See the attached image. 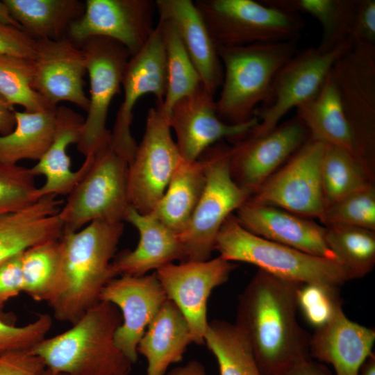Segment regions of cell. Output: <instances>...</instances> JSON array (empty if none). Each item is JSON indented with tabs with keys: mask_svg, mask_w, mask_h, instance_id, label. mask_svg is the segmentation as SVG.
<instances>
[{
	"mask_svg": "<svg viewBox=\"0 0 375 375\" xmlns=\"http://www.w3.org/2000/svg\"><path fill=\"white\" fill-rule=\"evenodd\" d=\"M302 283L258 269L239 296L235 325L262 375H280L309 355V335L297 320Z\"/></svg>",
	"mask_w": 375,
	"mask_h": 375,
	"instance_id": "cell-1",
	"label": "cell"
},
{
	"mask_svg": "<svg viewBox=\"0 0 375 375\" xmlns=\"http://www.w3.org/2000/svg\"><path fill=\"white\" fill-rule=\"evenodd\" d=\"M123 231V222L105 221L64 231L58 272L47 301L56 319L73 324L99 301L102 289L115 278L111 264Z\"/></svg>",
	"mask_w": 375,
	"mask_h": 375,
	"instance_id": "cell-2",
	"label": "cell"
},
{
	"mask_svg": "<svg viewBox=\"0 0 375 375\" xmlns=\"http://www.w3.org/2000/svg\"><path fill=\"white\" fill-rule=\"evenodd\" d=\"M122 317L114 304L99 301L68 330L45 338L31 350L48 368L66 375H129L133 363L116 347Z\"/></svg>",
	"mask_w": 375,
	"mask_h": 375,
	"instance_id": "cell-3",
	"label": "cell"
},
{
	"mask_svg": "<svg viewBox=\"0 0 375 375\" xmlns=\"http://www.w3.org/2000/svg\"><path fill=\"white\" fill-rule=\"evenodd\" d=\"M297 41L217 47L223 67L216 103L219 119L231 125L251 121L270 96L276 75L299 51Z\"/></svg>",
	"mask_w": 375,
	"mask_h": 375,
	"instance_id": "cell-4",
	"label": "cell"
},
{
	"mask_svg": "<svg viewBox=\"0 0 375 375\" xmlns=\"http://www.w3.org/2000/svg\"><path fill=\"white\" fill-rule=\"evenodd\" d=\"M215 250L228 261L250 263L277 277L302 284L340 287L349 281L338 261L310 255L254 235L243 228L233 214L221 226Z\"/></svg>",
	"mask_w": 375,
	"mask_h": 375,
	"instance_id": "cell-5",
	"label": "cell"
},
{
	"mask_svg": "<svg viewBox=\"0 0 375 375\" xmlns=\"http://www.w3.org/2000/svg\"><path fill=\"white\" fill-rule=\"evenodd\" d=\"M330 74L351 133L354 157L374 181L375 169V44L352 40Z\"/></svg>",
	"mask_w": 375,
	"mask_h": 375,
	"instance_id": "cell-6",
	"label": "cell"
},
{
	"mask_svg": "<svg viewBox=\"0 0 375 375\" xmlns=\"http://www.w3.org/2000/svg\"><path fill=\"white\" fill-rule=\"evenodd\" d=\"M217 47L298 40L305 26L298 13L253 0H197Z\"/></svg>",
	"mask_w": 375,
	"mask_h": 375,
	"instance_id": "cell-7",
	"label": "cell"
},
{
	"mask_svg": "<svg viewBox=\"0 0 375 375\" xmlns=\"http://www.w3.org/2000/svg\"><path fill=\"white\" fill-rule=\"evenodd\" d=\"M229 152L230 146L219 141L199 157L205 165L206 185L188 226L178 235L186 261L209 260L223 223L250 197L231 176Z\"/></svg>",
	"mask_w": 375,
	"mask_h": 375,
	"instance_id": "cell-8",
	"label": "cell"
},
{
	"mask_svg": "<svg viewBox=\"0 0 375 375\" xmlns=\"http://www.w3.org/2000/svg\"><path fill=\"white\" fill-rule=\"evenodd\" d=\"M128 167L108 144L99 150L59 211L64 231H76L94 221H125L131 207Z\"/></svg>",
	"mask_w": 375,
	"mask_h": 375,
	"instance_id": "cell-9",
	"label": "cell"
},
{
	"mask_svg": "<svg viewBox=\"0 0 375 375\" xmlns=\"http://www.w3.org/2000/svg\"><path fill=\"white\" fill-rule=\"evenodd\" d=\"M171 129L169 118L158 106L149 110L144 133L127 175L130 205L140 214L153 210L182 160Z\"/></svg>",
	"mask_w": 375,
	"mask_h": 375,
	"instance_id": "cell-10",
	"label": "cell"
},
{
	"mask_svg": "<svg viewBox=\"0 0 375 375\" xmlns=\"http://www.w3.org/2000/svg\"><path fill=\"white\" fill-rule=\"evenodd\" d=\"M78 45L83 50L90 79L89 108L77 149L85 156L108 144L106 128L112 99L120 92L124 69L131 56L122 44L104 37H92Z\"/></svg>",
	"mask_w": 375,
	"mask_h": 375,
	"instance_id": "cell-11",
	"label": "cell"
},
{
	"mask_svg": "<svg viewBox=\"0 0 375 375\" xmlns=\"http://www.w3.org/2000/svg\"><path fill=\"white\" fill-rule=\"evenodd\" d=\"M351 44L349 39L328 51L310 47L293 56L276 75L268 101L256 109L255 115L259 122L249 134L268 133L290 110L317 94L335 62Z\"/></svg>",
	"mask_w": 375,
	"mask_h": 375,
	"instance_id": "cell-12",
	"label": "cell"
},
{
	"mask_svg": "<svg viewBox=\"0 0 375 375\" xmlns=\"http://www.w3.org/2000/svg\"><path fill=\"white\" fill-rule=\"evenodd\" d=\"M326 144L310 136L248 201L318 219L324 209L321 169Z\"/></svg>",
	"mask_w": 375,
	"mask_h": 375,
	"instance_id": "cell-13",
	"label": "cell"
},
{
	"mask_svg": "<svg viewBox=\"0 0 375 375\" xmlns=\"http://www.w3.org/2000/svg\"><path fill=\"white\" fill-rule=\"evenodd\" d=\"M122 87L124 99L110 131L108 145L129 165L138 146L131 129L136 103L144 95L151 94L156 98V106H160L165 96L166 59L158 23L145 45L128 59Z\"/></svg>",
	"mask_w": 375,
	"mask_h": 375,
	"instance_id": "cell-14",
	"label": "cell"
},
{
	"mask_svg": "<svg viewBox=\"0 0 375 375\" xmlns=\"http://www.w3.org/2000/svg\"><path fill=\"white\" fill-rule=\"evenodd\" d=\"M309 137L297 115L265 135L248 133L230 147L229 170L233 181L252 196Z\"/></svg>",
	"mask_w": 375,
	"mask_h": 375,
	"instance_id": "cell-15",
	"label": "cell"
},
{
	"mask_svg": "<svg viewBox=\"0 0 375 375\" xmlns=\"http://www.w3.org/2000/svg\"><path fill=\"white\" fill-rule=\"evenodd\" d=\"M235 267L219 256L206 261L172 262L156 269L167 298L178 307L188 321L194 344H205L207 301L212 290L226 283Z\"/></svg>",
	"mask_w": 375,
	"mask_h": 375,
	"instance_id": "cell-16",
	"label": "cell"
},
{
	"mask_svg": "<svg viewBox=\"0 0 375 375\" xmlns=\"http://www.w3.org/2000/svg\"><path fill=\"white\" fill-rule=\"evenodd\" d=\"M155 10L151 0H87L84 13L71 24L67 38L76 44L92 37L108 38L133 56L154 31Z\"/></svg>",
	"mask_w": 375,
	"mask_h": 375,
	"instance_id": "cell-17",
	"label": "cell"
},
{
	"mask_svg": "<svg viewBox=\"0 0 375 375\" xmlns=\"http://www.w3.org/2000/svg\"><path fill=\"white\" fill-rule=\"evenodd\" d=\"M258 122L256 116L242 124L225 123L217 114L214 95L203 85L178 100L172 107L169 116L170 126L176 134L180 155L188 162L197 160L206 149L223 139L235 142Z\"/></svg>",
	"mask_w": 375,
	"mask_h": 375,
	"instance_id": "cell-18",
	"label": "cell"
},
{
	"mask_svg": "<svg viewBox=\"0 0 375 375\" xmlns=\"http://www.w3.org/2000/svg\"><path fill=\"white\" fill-rule=\"evenodd\" d=\"M31 62L32 87L50 106L69 101L88 111L89 99L83 89L87 70L78 45L67 37L38 40Z\"/></svg>",
	"mask_w": 375,
	"mask_h": 375,
	"instance_id": "cell-19",
	"label": "cell"
},
{
	"mask_svg": "<svg viewBox=\"0 0 375 375\" xmlns=\"http://www.w3.org/2000/svg\"><path fill=\"white\" fill-rule=\"evenodd\" d=\"M167 299L156 272L141 276H117L102 289L99 301L110 302L121 310L122 322L114 341L132 363L138 360V345L146 328Z\"/></svg>",
	"mask_w": 375,
	"mask_h": 375,
	"instance_id": "cell-20",
	"label": "cell"
},
{
	"mask_svg": "<svg viewBox=\"0 0 375 375\" xmlns=\"http://www.w3.org/2000/svg\"><path fill=\"white\" fill-rule=\"evenodd\" d=\"M235 217L243 228L254 235L310 255L338 261L324 240L325 227L310 218L248 200L236 210Z\"/></svg>",
	"mask_w": 375,
	"mask_h": 375,
	"instance_id": "cell-21",
	"label": "cell"
},
{
	"mask_svg": "<svg viewBox=\"0 0 375 375\" xmlns=\"http://www.w3.org/2000/svg\"><path fill=\"white\" fill-rule=\"evenodd\" d=\"M125 221L134 226L140 234L135 249L124 250L112 261V274L141 276L174 260L186 261V254L178 235L151 214H140L130 207Z\"/></svg>",
	"mask_w": 375,
	"mask_h": 375,
	"instance_id": "cell-22",
	"label": "cell"
},
{
	"mask_svg": "<svg viewBox=\"0 0 375 375\" xmlns=\"http://www.w3.org/2000/svg\"><path fill=\"white\" fill-rule=\"evenodd\" d=\"M375 330L354 322L340 310L310 336V358L331 364L335 375H358L372 353Z\"/></svg>",
	"mask_w": 375,
	"mask_h": 375,
	"instance_id": "cell-23",
	"label": "cell"
},
{
	"mask_svg": "<svg viewBox=\"0 0 375 375\" xmlns=\"http://www.w3.org/2000/svg\"><path fill=\"white\" fill-rule=\"evenodd\" d=\"M158 19L173 24L201 80L203 86L215 94L223 80V67L217 47L191 0H156Z\"/></svg>",
	"mask_w": 375,
	"mask_h": 375,
	"instance_id": "cell-24",
	"label": "cell"
},
{
	"mask_svg": "<svg viewBox=\"0 0 375 375\" xmlns=\"http://www.w3.org/2000/svg\"><path fill=\"white\" fill-rule=\"evenodd\" d=\"M84 121L83 117L73 109L63 105L56 107L52 142L36 165L30 168L34 176L42 175L45 178L43 185L38 188L40 198L48 194L67 195L91 165L94 155L85 156L81 167L73 172L67 151L70 144L79 141Z\"/></svg>",
	"mask_w": 375,
	"mask_h": 375,
	"instance_id": "cell-25",
	"label": "cell"
},
{
	"mask_svg": "<svg viewBox=\"0 0 375 375\" xmlns=\"http://www.w3.org/2000/svg\"><path fill=\"white\" fill-rule=\"evenodd\" d=\"M62 203L48 194L23 209L0 215V263L38 244L59 240L64 232Z\"/></svg>",
	"mask_w": 375,
	"mask_h": 375,
	"instance_id": "cell-26",
	"label": "cell"
},
{
	"mask_svg": "<svg viewBox=\"0 0 375 375\" xmlns=\"http://www.w3.org/2000/svg\"><path fill=\"white\" fill-rule=\"evenodd\" d=\"M192 342L188 321L178 307L167 299L138 345V353L147 361L146 375H165L170 365L183 360Z\"/></svg>",
	"mask_w": 375,
	"mask_h": 375,
	"instance_id": "cell-27",
	"label": "cell"
},
{
	"mask_svg": "<svg viewBox=\"0 0 375 375\" xmlns=\"http://www.w3.org/2000/svg\"><path fill=\"white\" fill-rule=\"evenodd\" d=\"M206 182L205 165L200 158L192 162L182 159L165 194L149 214L179 235L191 219Z\"/></svg>",
	"mask_w": 375,
	"mask_h": 375,
	"instance_id": "cell-28",
	"label": "cell"
},
{
	"mask_svg": "<svg viewBox=\"0 0 375 375\" xmlns=\"http://www.w3.org/2000/svg\"><path fill=\"white\" fill-rule=\"evenodd\" d=\"M296 110V115L306 126L310 136L342 148L354 156L350 128L330 73L317 94Z\"/></svg>",
	"mask_w": 375,
	"mask_h": 375,
	"instance_id": "cell-29",
	"label": "cell"
},
{
	"mask_svg": "<svg viewBox=\"0 0 375 375\" xmlns=\"http://www.w3.org/2000/svg\"><path fill=\"white\" fill-rule=\"evenodd\" d=\"M22 30L33 39L67 37L71 24L85 11L78 0H3Z\"/></svg>",
	"mask_w": 375,
	"mask_h": 375,
	"instance_id": "cell-30",
	"label": "cell"
},
{
	"mask_svg": "<svg viewBox=\"0 0 375 375\" xmlns=\"http://www.w3.org/2000/svg\"><path fill=\"white\" fill-rule=\"evenodd\" d=\"M56 110V107L38 112L15 110V128L0 135V164L17 165L22 160L38 161L52 142Z\"/></svg>",
	"mask_w": 375,
	"mask_h": 375,
	"instance_id": "cell-31",
	"label": "cell"
},
{
	"mask_svg": "<svg viewBox=\"0 0 375 375\" xmlns=\"http://www.w3.org/2000/svg\"><path fill=\"white\" fill-rule=\"evenodd\" d=\"M265 3L315 18L322 29L317 49L328 51L351 39L359 0H265Z\"/></svg>",
	"mask_w": 375,
	"mask_h": 375,
	"instance_id": "cell-32",
	"label": "cell"
},
{
	"mask_svg": "<svg viewBox=\"0 0 375 375\" xmlns=\"http://www.w3.org/2000/svg\"><path fill=\"white\" fill-rule=\"evenodd\" d=\"M166 59L167 88L163 102L158 106L169 118L174 104L201 85L200 76L177 31L172 23L158 19Z\"/></svg>",
	"mask_w": 375,
	"mask_h": 375,
	"instance_id": "cell-33",
	"label": "cell"
},
{
	"mask_svg": "<svg viewBox=\"0 0 375 375\" xmlns=\"http://www.w3.org/2000/svg\"><path fill=\"white\" fill-rule=\"evenodd\" d=\"M205 344L217 359L220 375H262L244 335L233 324L208 322Z\"/></svg>",
	"mask_w": 375,
	"mask_h": 375,
	"instance_id": "cell-34",
	"label": "cell"
},
{
	"mask_svg": "<svg viewBox=\"0 0 375 375\" xmlns=\"http://www.w3.org/2000/svg\"><path fill=\"white\" fill-rule=\"evenodd\" d=\"M324 240L349 280L362 278L375 265V231L342 224L324 226Z\"/></svg>",
	"mask_w": 375,
	"mask_h": 375,
	"instance_id": "cell-35",
	"label": "cell"
},
{
	"mask_svg": "<svg viewBox=\"0 0 375 375\" xmlns=\"http://www.w3.org/2000/svg\"><path fill=\"white\" fill-rule=\"evenodd\" d=\"M321 175L324 208L374 183L352 154L328 144L324 152Z\"/></svg>",
	"mask_w": 375,
	"mask_h": 375,
	"instance_id": "cell-36",
	"label": "cell"
},
{
	"mask_svg": "<svg viewBox=\"0 0 375 375\" xmlns=\"http://www.w3.org/2000/svg\"><path fill=\"white\" fill-rule=\"evenodd\" d=\"M59 240L40 243L22 252L23 292L36 301H47L55 285L60 259Z\"/></svg>",
	"mask_w": 375,
	"mask_h": 375,
	"instance_id": "cell-37",
	"label": "cell"
},
{
	"mask_svg": "<svg viewBox=\"0 0 375 375\" xmlns=\"http://www.w3.org/2000/svg\"><path fill=\"white\" fill-rule=\"evenodd\" d=\"M31 60L0 56V94L14 105L29 112L42 111L50 106L33 88Z\"/></svg>",
	"mask_w": 375,
	"mask_h": 375,
	"instance_id": "cell-38",
	"label": "cell"
},
{
	"mask_svg": "<svg viewBox=\"0 0 375 375\" xmlns=\"http://www.w3.org/2000/svg\"><path fill=\"white\" fill-rule=\"evenodd\" d=\"M324 226L342 224L375 231V187L370 183L324 208Z\"/></svg>",
	"mask_w": 375,
	"mask_h": 375,
	"instance_id": "cell-39",
	"label": "cell"
},
{
	"mask_svg": "<svg viewBox=\"0 0 375 375\" xmlns=\"http://www.w3.org/2000/svg\"><path fill=\"white\" fill-rule=\"evenodd\" d=\"M30 168L0 164V215L23 209L40 199Z\"/></svg>",
	"mask_w": 375,
	"mask_h": 375,
	"instance_id": "cell-40",
	"label": "cell"
},
{
	"mask_svg": "<svg viewBox=\"0 0 375 375\" xmlns=\"http://www.w3.org/2000/svg\"><path fill=\"white\" fill-rule=\"evenodd\" d=\"M339 288L322 283H307L300 287L298 308L315 328L326 324L342 309Z\"/></svg>",
	"mask_w": 375,
	"mask_h": 375,
	"instance_id": "cell-41",
	"label": "cell"
},
{
	"mask_svg": "<svg viewBox=\"0 0 375 375\" xmlns=\"http://www.w3.org/2000/svg\"><path fill=\"white\" fill-rule=\"evenodd\" d=\"M51 325L48 314H41L22 326L0 319V356L11 351L31 349L46 338Z\"/></svg>",
	"mask_w": 375,
	"mask_h": 375,
	"instance_id": "cell-42",
	"label": "cell"
},
{
	"mask_svg": "<svg viewBox=\"0 0 375 375\" xmlns=\"http://www.w3.org/2000/svg\"><path fill=\"white\" fill-rule=\"evenodd\" d=\"M46 366L31 349L15 350L0 356V375H42Z\"/></svg>",
	"mask_w": 375,
	"mask_h": 375,
	"instance_id": "cell-43",
	"label": "cell"
},
{
	"mask_svg": "<svg viewBox=\"0 0 375 375\" xmlns=\"http://www.w3.org/2000/svg\"><path fill=\"white\" fill-rule=\"evenodd\" d=\"M36 40L23 30L0 23V56H8L32 60Z\"/></svg>",
	"mask_w": 375,
	"mask_h": 375,
	"instance_id": "cell-44",
	"label": "cell"
},
{
	"mask_svg": "<svg viewBox=\"0 0 375 375\" xmlns=\"http://www.w3.org/2000/svg\"><path fill=\"white\" fill-rule=\"evenodd\" d=\"M22 252L0 263V305L23 292Z\"/></svg>",
	"mask_w": 375,
	"mask_h": 375,
	"instance_id": "cell-45",
	"label": "cell"
},
{
	"mask_svg": "<svg viewBox=\"0 0 375 375\" xmlns=\"http://www.w3.org/2000/svg\"><path fill=\"white\" fill-rule=\"evenodd\" d=\"M351 39L375 44L374 0H359Z\"/></svg>",
	"mask_w": 375,
	"mask_h": 375,
	"instance_id": "cell-46",
	"label": "cell"
},
{
	"mask_svg": "<svg viewBox=\"0 0 375 375\" xmlns=\"http://www.w3.org/2000/svg\"><path fill=\"white\" fill-rule=\"evenodd\" d=\"M280 375H333V374L320 362L308 358L292 365Z\"/></svg>",
	"mask_w": 375,
	"mask_h": 375,
	"instance_id": "cell-47",
	"label": "cell"
},
{
	"mask_svg": "<svg viewBox=\"0 0 375 375\" xmlns=\"http://www.w3.org/2000/svg\"><path fill=\"white\" fill-rule=\"evenodd\" d=\"M15 110L13 106L0 94V135H6L13 131L16 125Z\"/></svg>",
	"mask_w": 375,
	"mask_h": 375,
	"instance_id": "cell-48",
	"label": "cell"
},
{
	"mask_svg": "<svg viewBox=\"0 0 375 375\" xmlns=\"http://www.w3.org/2000/svg\"><path fill=\"white\" fill-rule=\"evenodd\" d=\"M167 375H206L204 367L197 360H191L182 367L172 369Z\"/></svg>",
	"mask_w": 375,
	"mask_h": 375,
	"instance_id": "cell-49",
	"label": "cell"
},
{
	"mask_svg": "<svg viewBox=\"0 0 375 375\" xmlns=\"http://www.w3.org/2000/svg\"><path fill=\"white\" fill-rule=\"evenodd\" d=\"M0 23L22 30V26L15 20L10 9L3 1H0Z\"/></svg>",
	"mask_w": 375,
	"mask_h": 375,
	"instance_id": "cell-50",
	"label": "cell"
},
{
	"mask_svg": "<svg viewBox=\"0 0 375 375\" xmlns=\"http://www.w3.org/2000/svg\"><path fill=\"white\" fill-rule=\"evenodd\" d=\"M358 375H375V354L372 352L361 365Z\"/></svg>",
	"mask_w": 375,
	"mask_h": 375,
	"instance_id": "cell-51",
	"label": "cell"
},
{
	"mask_svg": "<svg viewBox=\"0 0 375 375\" xmlns=\"http://www.w3.org/2000/svg\"><path fill=\"white\" fill-rule=\"evenodd\" d=\"M0 319L11 324H15V316L11 313L7 312L4 310V306L0 305Z\"/></svg>",
	"mask_w": 375,
	"mask_h": 375,
	"instance_id": "cell-52",
	"label": "cell"
},
{
	"mask_svg": "<svg viewBox=\"0 0 375 375\" xmlns=\"http://www.w3.org/2000/svg\"><path fill=\"white\" fill-rule=\"evenodd\" d=\"M42 375H60V374L56 373L48 368H46Z\"/></svg>",
	"mask_w": 375,
	"mask_h": 375,
	"instance_id": "cell-53",
	"label": "cell"
},
{
	"mask_svg": "<svg viewBox=\"0 0 375 375\" xmlns=\"http://www.w3.org/2000/svg\"><path fill=\"white\" fill-rule=\"evenodd\" d=\"M60 375H66V374H60Z\"/></svg>",
	"mask_w": 375,
	"mask_h": 375,
	"instance_id": "cell-54",
	"label": "cell"
}]
</instances>
